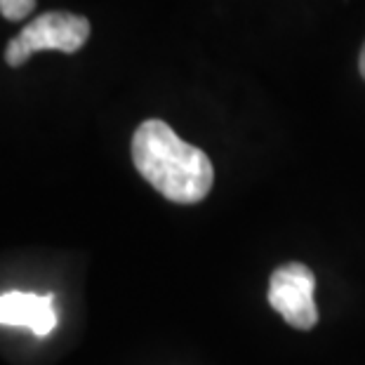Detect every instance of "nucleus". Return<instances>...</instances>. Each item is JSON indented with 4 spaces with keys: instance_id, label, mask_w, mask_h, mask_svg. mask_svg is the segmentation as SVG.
Returning <instances> with one entry per match:
<instances>
[{
    "instance_id": "nucleus-5",
    "label": "nucleus",
    "mask_w": 365,
    "mask_h": 365,
    "mask_svg": "<svg viewBox=\"0 0 365 365\" xmlns=\"http://www.w3.org/2000/svg\"><path fill=\"white\" fill-rule=\"evenodd\" d=\"M36 7V0H0V14L10 21H19L29 17Z\"/></svg>"
},
{
    "instance_id": "nucleus-2",
    "label": "nucleus",
    "mask_w": 365,
    "mask_h": 365,
    "mask_svg": "<svg viewBox=\"0 0 365 365\" xmlns=\"http://www.w3.org/2000/svg\"><path fill=\"white\" fill-rule=\"evenodd\" d=\"M90 38V21L73 12H45L36 17L31 24L21 29L17 38L7 43L5 61L12 68L26 64L34 52L59 50V52H78Z\"/></svg>"
},
{
    "instance_id": "nucleus-4",
    "label": "nucleus",
    "mask_w": 365,
    "mask_h": 365,
    "mask_svg": "<svg viewBox=\"0 0 365 365\" xmlns=\"http://www.w3.org/2000/svg\"><path fill=\"white\" fill-rule=\"evenodd\" d=\"M0 325L26 328L38 337H48L57 325L54 294H34L12 290L0 294Z\"/></svg>"
},
{
    "instance_id": "nucleus-3",
    "label": "nucleus",
    "mask_w": 365,
    "mask_h": 365,
    "mask_svg": "<svg viewBox=\"0 0 365 365\" xmlns=\"http://www.w3.org/2000/svg\"><path fill=\"white\" fill-rule=\"evenodd\" d=\"M316 278L307 264L287 262L271 274L269 304L297 330H312L318 323V309L314 302Z\"/></svg>"
},
{
    "instance_id": "nucleus-1",
    "label": "nucleus",
    "mask_w": 365,
    "mask_h": 365,
    "mask_svg": "<svg viewBox=\"0 0 365 365\" xmlns=\"http://www.w3.org/2000/svg\"><path fill=\"white\" fill-rule=\"evenodd\" d=\"M132 163L137 173L173 203H200L215 184V168L205 151L186 144L158 118L144 120L132 137Z\"/></svg>"
},
{
    "instance_id": "nucleus-6",
    "label": "nucleus",
    "mask_w": 365,
    "mask_h": 365,
    "mask_svg": "<svg viewBox=\"0 0 365 365\" xmlns=\"http://www.w3.org/2000/svg\"><path fill=\"white\" fill-rule=\"evenodd\" d=\"M359 68H361V76H363V81H365V45H363L361 57H359Z\"/></svg>"
}]
</instances>
